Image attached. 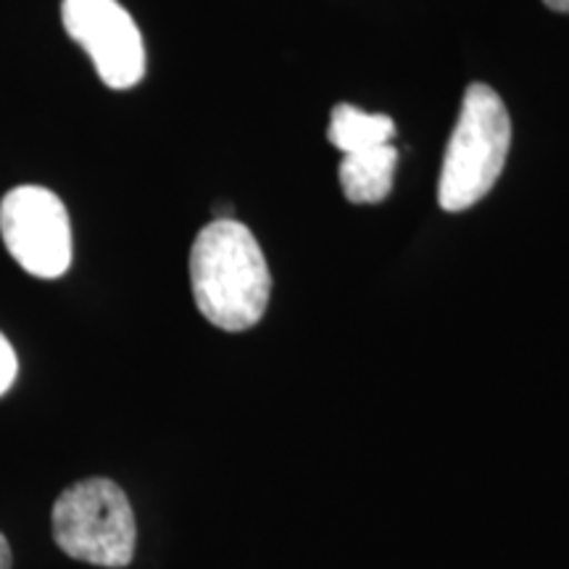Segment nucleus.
I'll list each match as a JSON object with an SVG mask.
<instances>
[{"label": "nucleus", "instance_id": "nucleus-1", "mask_svg": "<svg viewBox=\"0 0 569 569\" xmlns=\"http://www.w3.org/2000/svg\"><path fill=\"white\" fill-rule=\"evenodd\" d=\"M190 284L198 311L224 332H246L261 322L272 274L259 240L238 219H213L190 251Z\"/></svg>", "mask_w": 569, "mask_h": 569}, {"label": "nucleus", "instance_id": "nucleus-2", "mask_svg": "<svg viewBox=\"0 0 569 569\" xmlns=\"http://www.w3.org/2000/svg\"><path fill=\"white\" fill-rule=\"evenodd\" d=\"M511 119L490 84H469L448 140L438 201L446 211H467L480 203L507 167Z\"/></svg>", "mask_w": 569, "mask_h": 569}, {"label": "nucleus", "instance_id": "nucleus-3", "mask_svg": "<svg viewBox=\"0 0 569 569\" xmlns=\"http://www.w3.org/2000/svg\"><path fill=\"white\" fill-rule=\"evenodd\" d=\"M53 538L77 561L106 569L127 567L138 543L130 498L106 478L77 482L56 498Z\"/></svg>", "mask_w": 569, "mask_h": 569}, {"label": "nucleus", "instance_id": "nucleus-4", "mask_svg": "<svg viewBox=\"0 0 569 569\" xmlns=\"http://www.w3.org/2000/svg\"><path fill=\"white\" fill-rule=\"evenodd\" d=\"M0 234L13 261L34 277L56 280L71 264L67 206L51 190L21 184L0 201Z\"/></svg>", "mask_w": 569, "mask_h": 569}, {"label": "nucleus", "instance_id": "nucleus-5", "mask_svg": "<svg viewBox=\"0 0 569 569\" xmlns=\"http://www.w3.org/2000/svg\"><path fill=\"white\" fill-rule=\"evenodd\" d=\"M61 21L106 88L130 90L146 77L142 34L119 0H63Z\"/></svg>", "mask_w": 569, "mask_h": 569}, {"label": "nucleus", "instance_id": "nucleus-6", "mask_svg": "<svg viewBox=\"0 0 569 569\" xmlns=\"http://www.w3.org/2000/svg\"><path fill=\"white\" fill-rule=\"evenodd\" d=\"M398 151L393 146L372 148L365 153L343 156L340 188L351 203H380L393 190Z\"/></svg>", "mask_w": 569, "mask_h": 569}, {"label": "nucleus", "instance_id": "nucleus-7", "mask_svg": "<svg viewBox=\"0 0 569 569\" xmlns=\"http://www.w3.org/2000/svg\"><path fill=\"white\" fill-rule=\"evenodd\" d=\"M393 134V119L386 113H367L351 103H338L330 113V127H327V140L343 156L390 146Z\"/></svg>", "mask_w": 569, "mask_h": 569}, {"label": "nucleus", "instance_id": "nucleus-8", "mask_svg": "<svg viewBox=\"0 0 569 569\" xmlns=\"http://www.w3.org/2000/svg\"><path fill=\"white\" fill-rule=\"evenodd\" d=\"M17 372H19L17 351H13V346L6 340L3 332H0V396L9 393L13 380H17Z\"/></svg>", "mask_w": 569, "mask_h": 569}, {"label": "nucleus", "instance_id": "nucleus-9", "mask_svg": "<svg viewBox=\"0 0 569 569\" xmlns=\"http://www.w3.org/2000/svg\"><path fill=\"white\" fill-rule=\"evenodd\" d=\"M13 559H11V546L9 540H6L3 532H0V569H11Z\"/></svg>", "mask_w": 569, "mask_h": 569}, {"label": "nucleus", "instance_id": "nucleus-10", "mask_svg": "<svg viewBox=\"0 0 569 569\" xmlns=\"http://www.w3.org/2000/svg\"><path fill=\"white\" fill-rule=\"evenodd\" d=\"M546 6H549L551 11H559V13H569V0H543Z\"/></svg>", "mask_w": 569, "mask_h": 569}]
</instances>
